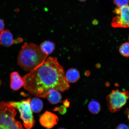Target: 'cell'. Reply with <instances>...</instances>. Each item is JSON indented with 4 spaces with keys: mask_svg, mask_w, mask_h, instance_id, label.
Segmentation results:
<instances>
[{
    "mask_svg": "<svg viewBox=\"0 0 129 129\" xmlns=\"http://www.w3.org/2000/svg\"><path fill=\"white\" fill-rule=\"evenodd\" d=\"M31 99L27 100L20 102L11 101L9 102L12 106L19 111L20 118L23 121L24 127L26 128L30 129L34 127L35 121L30 108Z\"/></svg>",
    "mask_w": 129,
    "mask_h": 129,
    "instance_id": "277c9868",
    "label": "cell"
},
{
    "mask_svg": "<svg viewBox=\"0 0 129 129\" xmlns=\"http://www.w3.org/2000/svg\"><path fill=\"white\" fill-rule=\"evenodd\" d=\"M39 47L42 52L48 56L51 54L55 48L54 43L48 40L43 42Z\"/></svg>",
    "mask_w": 129,
    "mask_h": 129,
    "instance_id": "30bf717a",
    "label": "cell"
},
{
    "mask_svg": "<svg viewBox=\"0 0 129 129\" xmlns=\"http://www.w3.org/2000/svg\"><path fill=\"white\" fill-rule=\"evenodd\" d=\"M129 98V93L126 91L113 90L107 98L109 111L114 113L120 110L125 105Z\"/></svg>",
    "mask_w": 129,
    "mask_h": 129,
    "instance_id": "5b68a950",
    "label": "cell"
},
{
    "mask_svg": "<svg viewBox=\"0 0 129 129\" xmlns=\"http://www.w3.org/2000/svg\"><path fill=\"white\" fill-rule=\"evenodd\" d=\"M15 108L9 103L0 102V129L23 128L21 123L16 120Z\"/></svg>",
    "mask_w": 129,
    "mask_h": 129,
    "instance_id": "3957f363",
    "label": "cell"
},
{
    "mask_svg": "<svg viewBox=\"0 0 129 129\" xmlns=\"http://www.w3.org/2000/svg\"><path fill=\"white\" fill-rule=\"evenodd\" d=\"M65 77L69 82L73 83L77 82L79 79L80 74L77 69L72 68L67 71Z\"/></svg>",
    "mask_w": 129,
    "mask_h": 129,
    "instance_id": "7c38bea8",
    "label": "cell"
},
{
    "mask_svg": "<svg viewBox=\"0 0 129 129\" xmlns=\"http://www.w3.org/2000/svg\"><path fill=\"white\" fill-rule=\"evenodd\" d=\"M116 16L113 18L111 25L114 28H127L129 27V6L115 8Z\"/></svg>",
    "mask_w": 129,
    "mask_h": 129,
    "instance_id": "8992f818",
    "label": "cell"
},
{
    "mask_svg": "<svg viewBox=\"0 0 129 129\" xmlns=\"http://www.w3.org/2000/svg\"><path fill=\"white\" fill-rule=\"evenodd\" d=\"M81 2H85L87 1V0H79Z\"/></svg>",
    "mask_w": 129,
    "mask_h": 129,
    "instance_id": "7402d4cb",
    "label": "cell"
},
{
    "mask_svg": "<svg viewBox=\"0 0 129 129\" xmlns=\"http://www.w3.org/2000/svg\"><path fill=\"white\" fill-rule=\"evenodd\" d=\"M48 56L36 44L25 43L19 53L17 63L24 70L30 72L41 65Z\"/></svg>",
    "mask_w": 129,
    "mask_h": 129,
    "instance_id": "7a4b0ae2",
    "label": "cell"
},
{
    "mask_svg": "<svg viewBox=\"0 0 129 129\" xmlns=\"http://www.w3.org/2000/svg\"><path fill=\"white\" fill-rule=\"evenodd\" d=\"M12 34L8 30H2L0 33V45L6 47H9L14 44Z\"/></svg>",
    "mask_w": 129,
    "mask_h": 129,
    "instance_id": "ba28073f",
    "label": "cell"
},
{
    "mask_svg": "<svg viewBox=\"0 0 129 129\" xmlns=\"http://www.w3.org/2000/svg\"><path fill=\"white\" fill-rule=\"evenodd\" d=\"M88 108L90 112L94 114L98 113L100 111L101 109L99 103L95 101L90 102L88 105Z\"/></svg>",
    "mask_w": 129,
    "mask_h": 129,
    "instance_id": "5bb4252c",
    "label": "cell"
},
{
    "mask_svg": "<svg viewBox=\"0 0 129 129\" xmlns=\"http://www.w3.org/2000/svg\"><path fill=\"white\" fill-rule=\"evenodd\" d=\"M54 111H58L59 113L61 114H65L67 112V110L65 106H61L60 107L58 108H56L54 110Z\"/></svg>",
    "mask_w": 129,
    "mask_h": 129,
    "instance_id": "e0dca14e",
    "label": "cell"
},
{
    "mask_svg": "<svg viewBox=\"0 0 129 129\" xmlns=\"http://www.w3.org/2000/svg\"><path fill=\"white\" fill-rule=\"evenodd\" d=\"M22 78L25 89L37 97L46 98L51 89L63 92L70 87L63 68L56 57L48 58Z\"/></svg>",
    "mask_w": 129,
    "mask_h": 129,
    "instance_id": "6da1fadb",
    "label": "cell"
},
{
    "mask_svg": "<svg viewBox=\"0 0 129 129\" xmlns=\"http://www.w3.org/2000/svg\"><path fill=\"white\" fill-rule=\"evenodd\" d=\"M23 40L21 38H19L14 40V44L20 43L23 41Z\"/></svg>",
    "mask_w": 129,
    "mask_h": 129,
    "instance_id": "44dd1931",
    "label": "cell"
},
{
    "mask_svg": "<svg viewBox=\"0 0 129 129\" xmlns=\"http://www.w3.org/2000/svg\"><path fill=\"white\" fill-rule=\"evenodd\" d=\"M46 98L51 104H55L60 102L62 96L57 90L51 89L50 90Z\"/></svg>",
    "mask_w": 129,
    "mask_h": 129,
    "instance_id": "8fae6325",
    "label": "cell"
},
{
    "mask_svg": "<svg viewBox=\"0 0 129 129\" xmlns=\"http://www.w3.org/2000/svg\"><path fill=\"white\" fill-rule=\"evenodd\" d=\"M128 120L129 121V112H128Z\"/></svg>",
    "mask_w": 129,
    "mask_h": 129,
    "instance_id": "603a6c76",
    "label": "cell"
},
{
    "mask_svg": "<svg viewBox=\"0 0 129 129\" xmlns=\"http://www.w3.org/2000/svg\"><path fill=\"white\" fill-rule=\"evenodd\" d=\"M5 24L4 21L0 19V31H2L4 29Z\"/></svg>",
    "mask_w": 129,
    "mask_h": 129,
    "instance_id": "ac0fdd59",
    "label": "cell"
},
{
    "mask_svg": "<svg viewBox=\"0 0 129 129\" xmlns=\"http://www.w3.org/2000/svg\"><path fill=\"white\" fill-rule=\"evenodd\" d=\"M10 87L14 91H17L24 85V81L18 73L14 72L11 74L10 76Z\"/></svg>",
    "mask_w": 129,
    "mask_h": 129,
    "instance_id": "9c48e42d",
    "label": "cell"
},
{
    "mask_svg": "<svg viewBox=\"0 0 129 129\" xmlns=\"http://www.w3.org/2000/svg\"><path fill=\"white\" fill-rule=\"evenodd\" d=\"M63 104L66 108H68L70 106V102L67 100H66L63 101Z\"/></svg>",
    "mask_w": 129,
    "mask_h": 129,
    "instance_id": "ffe728a7",
    "label": "cell"
},
{
    "mask_svg": "<svg viewBox=\"0 0 129 129\" xmlns=\"http://www.w3.org/2000/svg\"><path fill=\"white\" fill-rule=\"evenodd\" d=\"M114 3L118 8H120L128 5L129 1V0H114Z\"/></svg>",
    "mask_w": 129,
    "mask_h": 129,
    "instance_id": "2e32d148",
    "label": "cell"
},
{
    "mask_svg": "<svg viewBox=\"0 0 129 129\" xmlns=\"http://www.w3.org/2000/svg\"><path fill=\"white\" fill-rule=\"evenodd\" d=\"M117 128L121 129H126L128 128V127L126 125L124 124H121L119 125Z\"/></svg>",
    "mask_w": 129,
    "mask_h": 129,
    "instance_id": "d6986e66",
    "label": "cell"
},
{
    "mask_svg": "<svg viewBox=\"0 0 129 129\" xmlns=\"http://www.w3.org/2000/svg\"><path fill=\"white\" fill-rule=\"evenodd\" d=\"M119 50L122 55L125 57H129V43L122 44L120 46Z\"/></svg>",
    "mask_w": 129,
    "mask_h": 129,
    "instance_id": "9a60e30c",
    "label": "cell"
},
{
    "mask_svg": "<svg viewBox=\"0 0 129 129\" xmlns=\"http://www.w3.org/2000/svg\"><path fill=\"white\" fill-rule=\"evenodd\" d=\"M30 106L34 112H40L43 108V103L38 98H33L30 101Z\"/></svg>",
    "mask_w": 129,
    "mask_h": 129,
    "instance_id": "4fadbf2b",
    "label": "cell"
},
{
    "mask_svg": "<svg viewBox=\"0 0 129 129\" xmlns=\"http://www.w3.org/2000/svg\"><path fill=\"white\" fill-rule=\"evenodd\" d=\"M59 119L55 114L46 111L40 117V122L42 126L47 128H51L57 124Z\"/></svg>",
    "mask_w": 129,
    "mask_h": 129,
    "instance_id": "52a82bcc",
    "label": "cell"
}]
</instances>
